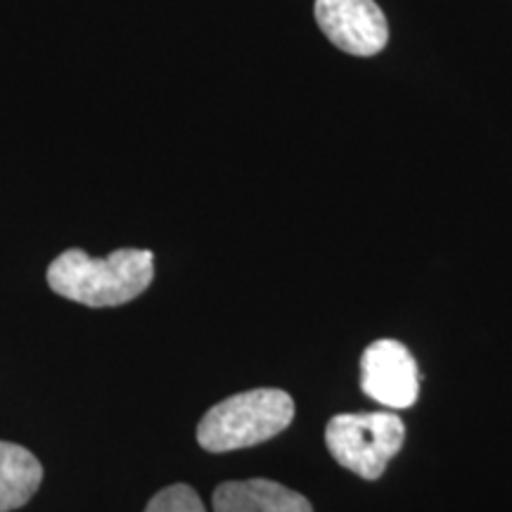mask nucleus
<instances>
[{
    "label": "nucleus",
    "instance_id": "5",
    "mask_svg": "<svg viewBox=\"0 0 512 512\" xmlns=\"http://www.w3.org/2000/svg\"><path fill=\"white\" fill-rule=\"evenodd\" d=\"M316 22L332 46L356 57L382 53L389 41L387 17L375 0H316Z\"/></svg>",
    "mask_w": 512,
    "mask_h": 512
},
{
    "label": "nucleus",
    "instance_id": "3",
    "mask_svg": "<svg viewBox=\"0 0 512 512\" xmlns=\"http://www.w3.org/2000/svg\"><path fill=\"white\" fill-rule=\"evenodd\" d=\"M406 441V425L394 413H339L325 427V446L344 470L375 482Z\"/></svg>",
    "mask_w": 512,
    "mask_h": 512
},
{
    "label": "nucleus",
    "instance_id": "7",
    "mask_svg": "<svg viewBox=\"0 0 512 512\" xmlns=\"http://www.w3.org/2000/svg\"><path fill=\"white\" fill-rule=\"evenodd\" d=\"M43 482V465L29 448L0 441V512L27 505Z\"/></svg>",
    "mask_w": 512,
    "mask_h": 512
},
{
    "label": "nucleus",
    "instance_id": "8",
    "mask_svg": "<svg viewBox=\"0 0 512 512\" xmlns=\"http://www.w3.org/2000/svg\"><path fill=\"white\" fill-rule=\"evenodd\" d=\"M143 512H207L200 494L188 484H171L157 491Z\"/></svg>",
    "mask_w": 512,
    "mask_h": 512
},
{
    "label": "nucleus",
    "instance_id": "4",
    "mask_svg": "<svg viewBox=\"0 0 512 512\" xmlns=\"http://www.w3.org/2000/svg\"><path fill=\"white\" fill-rule=\"evenodd\" d=\"M361 389L380 406L411 408L420 394L418 361L396 339H377L361 356Z\"/></svg>",
    "mask_w": 512,
    "mask_h": 512
},
{
    "label": "nucleus",
    "instance_id": "1",
    "mask_svg": "<svg viewBox=\"0 0 512 512\" xmlns=\"http://www.w3.org/2000/svg\"><path fill=\"white\" fill-rule=\"evenodd\" d=\"M155 278V254L150 249L124 247L110 256H88L67 249L48 266L50 290L69 302L110 309L140 297Z\"/></svg>",
    "mask_w": 512,
    "mask_h": 512
},
{
    "label": "nucleus",
    "instance_id": "6",
    "mask_svg": "<svg viewBox=\"0 0 512 512\" xmlns=\"http://www.w3.org/2000/svg\"><path fill=\"white\" fill-rule=\"evenodd\" d=\"M211 508L214 512H313L309 498L261 477L216 486Z\"/></svg>",
    "mask_w": 512,
    "mask_h": 512
},
{
    "label": "nucleus",
    "instance_id": "2",
    "mask_svg": "<svg viewBox=\"0 0 512 512\" xmlns=\"http://www.w3.org/2000/svg\"><path fill=\"white\" fill-rule=\"evenodd\" d=\"M294 401L283 389H252L211 406L197 425V444L207 453H228L264 444L290 427Z\"/></svg>",
    "mask_w": 512,
    "mask_h": 512
}]
</instances>
